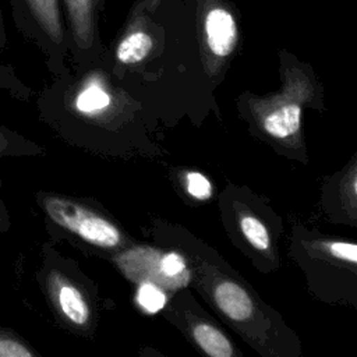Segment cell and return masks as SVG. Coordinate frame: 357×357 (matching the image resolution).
Listing matches in <instances>:
<instances>
[{
  "label": "cell",
  "instance_id": "1",
  "mask_svg": "<svg viewBox=\"0 0 357 357\" xmlns=\"http://www.w3.org/2000/svg\"><path fill=\"white\" fill-rule=\"evenodd\" d=\"M36 201L53 225L86 243L107 248L120 243V231L114 225L78 202L49 192H40Z\"/></svg>",
  "mask_w": 357,
  "mask_h": 357
},
{
  "label": "cell",
  "instance_id": "2",
  "mask_svg": "<svg viewBox=\"0 0 357 357\" xmlns=\"http://www.w3.org/2000/svg\"><path fill=\"white\" fill-rule=\"evenodd\" d=\"M15 28L52 57L66 40L60 0H8Z\"/></svg>",
  "mask_w": 357,
  "mask_h": 357
},
{
  "label": "cell",
  "instance_id": "3",
  "mask_svg": "<svg viewBox=\"0 0 357 357\" xmlns=\"http://www.w3.org/2000/svg\"><path fill=\"white\" fill-rule=\"evenodd\" d=\"M40 280L56 311L68 322L84 326L89 321V305L81 290L56 265H43Z\"/></svg>",
  "mask_w": 357,
  "mask_h": 357
},
{
  "label": "cell",
  "instance_id": "4",
  "mask_svg": "<svg viewBox=\"0 0 357 357\" xmlns=\"http://www.w3.org/2000/svg\"><path fill=\"white\" fill-rule=\"evenodd\" d=\"M202 11V33L206 49L218 59L227 57L233 53L238 38L234 15L216 0H209Z\"/></svg>",
  "mask_w": 357,
  "mask_h": 357
},
{
  "label": "cell",
  "instance_id": "5",
  "mask_svg": "<svg viewBox=\"0 0 357 357\" xmlns=\"http://www.w3.org/2000/svg\"><path fill=\"white\" fill-rule=\"evenodd\" d=\"M99 0H61L71 39L79 49L91 46L95 29V11Z\"/></svg>",
  "mask_w": 357,
  "mask_h": 357
},
{
  "label": "cell",
  "instance_id": "6",
  "mask_svg": "<svg viewBox=\"0 0 357 357\" xmlns=\"http://www.w3.org/2000/svg\"><path fill=\"white\" fill-rule=\"evenodd\" d=\"M38 152V146L26 139L22 134L15 130L0 124V160L6 158H18L29 156ZM11 227V218L6 202L1 195V183H0V234L8 233Z\"/></svg>",
  "mask_w": 357,
  "mask_h": 357
},
{
  "label": "cell",
  "instance_id": "7",
  "mask_svg": "<svg viewBox=\"0 0 357 357\" xmlns=\"http://www.w3.org/2000/svg\"><path fill=\"white\" fill-rule=\"evenodd\" d=\"M213 297L218 307L233 321H245L252 315L254 305L248 293L234 282L219 283Z\"/></svg>",
  "mask_w": 357,
  "mask_h": 357
},
{
  "label": "cell",
  "instance_id": "8",
  "mask_svg": "<svg viewBox=\"0 0 357 357\" xmlns=\"http://www.w3.org/2000/svg\"><path fill=\"white\" fill-rule=\"evenodd\" d=\"M153 39L151 33L142 28L132 24V26L124 33L117 45L116 56L119 61L124 64H134L142 61L152 50Z\"/></svg>",
  "mask_w": 357,
  "mask_h": 357
},
{
  "label": "cell",
  "instance_id": "9",
  "mask_svg": "<svg viewBox=\"0 0 357 357\" xmlns=\"http://www.w3.org/2000/svg\"><path fill=\"white\" fill-rule=\"evenodd\" d=\"M301 123V109L297 103H286L264 119V128L275 138H287L296 134Z\"/></svg>",
  "mask_w": 357,
  "mask_h": 357
},
{
  "label": "cell",
  "instance_id": "10",
  "mask_svg": "<svg viewBox=\"0 0 357 357\" xmlns=\"http://www.w3.org/2000/svg\"><path fill=\"white\" fill-rule=\"evenodd\" d=\"M195 342L201 346V349L212 356V357H230L233 356L231 343L227 337L208 324H198L192 331Z\"/></svg>",
  "mask_w": 357,
  "mask_h": 357
},
{
  "label": "cell",
  "instance_id": "11",
  "mask_svg": "<svg viewBox=\"0 0 357 357\" xmlns=\"http://www.w3.org/2000/svg\"><path fill=\"white\" fill-rule=\"evenodd\" d=\"M38 351L15 331L0 325V357H36Z\"/></svg>",
  "mask_w": 357,
  "mask_h": 357
},
{
  "label": "cell",
  "instance_id": "12",
  "mask_svg": "<svg viewBox=\"0 0 357 357\" xmlns=\"http://www.w3.org/2000/svg\"><path fill=\"white\" fill-rule=\"evenodd\" d=\"M110 105V96L100 86L95 84L84 88L74 100V106L78 112L84 114L95 113L98 110H103Z\"/></svg>",
  "mask_w": 357,
  "mask_h": 357
},
{
  "label": "cell",
  "instance_id": "13",
  "mask_svg": "<svg viewBox=\"0 0 357 357\" xmlns=\"http://www.w3.org/2000/svg\"><path fill=\"white\" fill-rule=\"evenodd\" d=\"M0 93L8 95L18 100H28L32 91L21 81L10 64L0 63Z\"/></svg>",
  "mask_w": 357,
  "mask_h": 357
},
{
  "label": "cell",
  "instance_id": "14",
  "mask_svg": "<svg viewBox=\"0 0 357 357\" xmlns=\"http://www.w3.org/2000/svg\"><path fill=\"white\" fill-rule=\"evenodd\" d=\"M240 227L245 238L250 241V244L261 251H265L271 245V237L261 220H258L254 216L244 215L240 219Z\"/></svg>",
  "mask_w": 357,
  "mask_h": 357
},
{
  "label": "cell",
  "instance_id": "15",
  "mask_svg": "<svg viewBox=\"0 0 357 357\" xmlns=\"http://www.w3.org/2000/svg\"><path fill=\"white\" fill-rule=\"evenodd\" d=\"M137 301L145 311H148L149 314H155L165 307L166 296L155 284L142 283L137 293Z\"/></svg>",
  "mask_w": 357,
  "mask_h": 357
},
{
  "label": "cell",
  "instance_id": "16",
  "mask_svg": "<svg viewBox=\"0 0 357 357\" xmlns=\"http://www.w3.org/2000/svg\"><path fill=\"white\" fill-rule=\"evenodd\" d=\"M187 191L190 195H192L197 199H208L212 195V185L209 180L198 173V172H190L187 173Z\"/></svg>",
  "mask_w": 357,
  "mask_h": 357
},
{
  "label": "cell",
  "instance_id": "17",
  "mask_svg": "<svg viewBox=\"0 0 357 357\" xmlns=\"http://www.w3.org/2000/svg\"><path fill=\"white\" fill-rule=\"evenodd\" d=\"M184 268H185V262L183 257L176 252H170L160 259V271L166 276H170V278L177 276L184 271Z\"/></svg>",
  "mask_w": 357,
  "mask_h": 357
},
{
  "label": "cell",
  "instance_id": "18",
  "mask_svg": "<svg viewBox=\"0 0 357 357\" xmlns=\"http://www.w3.org/2000/svg\"><path fill=\"white\" fill-rule=\"evenodd\" d=\"M331 254L342 261H349L351 264L357 262V245L351 243L336 241L329 245Z\"/></svg>",
  "mask_w": 357,
  "mask_h": 357
},
{
  "label": "cell",
  "instance_id": "19",
  "mask_svg": "<svg viewBox=\"0 0 357 357\" xmlns=\"http://www.w3.org/2000/svg\"><path fill=\"white\" fill-rule=\"evenodd\" d=\"M7 47H8V35H7V29H6L4 14L1 10V4H0V52L6 50Z\"/></svg>",
  "mask_w": 357,
  "mask_h": 357
}]
</instances>
